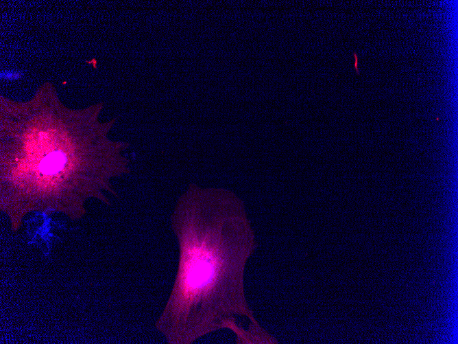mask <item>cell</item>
Returning <instances> with one entry per match:
<instances>
[{
    "mask_svg": "<svg viewBox=\"0 0 458 344\" xmlns=\"http://www.w3.org/2000/svg\"><path fill=\"white\" fill-rule=\"evenodd\" d=\"M354 58H355V60H356V62L354 64V67H355L356 70L359 73V71H358V69H357V57L356 54H354Z\"/></svg>",
    "mask_w": 458,
    "mask_h": 344,
    "instance_id": "cell-3",
    "label": "cell"
},
{
    "mask_svg": "<svg viewBox=\"0 0 458 344\" xmlns=\"http://www.w3.org/2000/svg\"><path fill=\"white\" fill-rule=\"evenodd\" d=\"M56 123L25 126L13 145L2 149L0 207L13 231L31 212L78 220L88 200L109 205L106 194L117 195L112 179L130 172L122 154L125 144L109 140L89 148Z\"/></svg>",
    "mask_w": 458,
    "mask_h": 344,
    "instance_id": "cell-2",
    "label": "cell"
},
{
    "mask_svg": "<svg viewBox=\"0 0 458 344\" xmlns=\"http://www.w3.org/2000/svg\"><path fill=\"white\" fill-rule=\"evenodd\" d=\"M179 255L171 291L155 326L169 344H192L228 329L237 343H274L244 290L256 249L243 201L231 191L191 183L171 216Z\"/></svg>",
    "mask_w": 458,
    "mask_h": 344,
    "instance_id": "cell-1",
    "label": "cell"
}]
</instances>
